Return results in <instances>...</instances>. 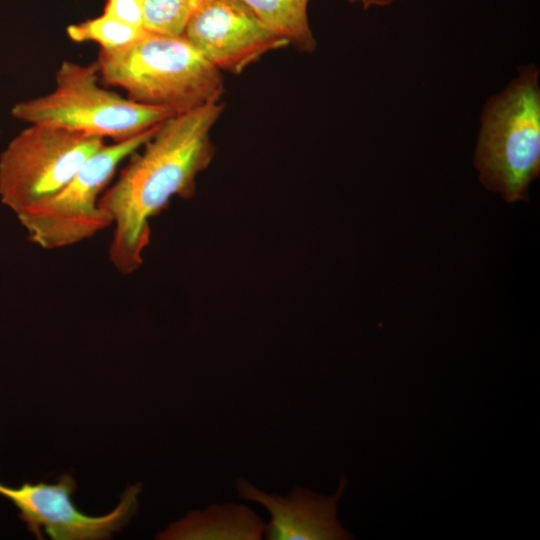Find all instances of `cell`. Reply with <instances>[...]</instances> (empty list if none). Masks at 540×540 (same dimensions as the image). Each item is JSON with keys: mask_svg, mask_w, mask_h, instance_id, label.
I'll return each instance as SVG.
<instances>
[{"mask_svg": "<svg viewBox=\"0 0 540 540\" xmlns=\"http://www.w3.org/2000/svg\"><path fill=\"white\" fill-rule=\"evenodd\" d=\"M223 110L218 102L163 121L101 195L99 204L114 227L109 261L119 273L132 274L143 264L150 221L171 199L194 196L198 175L214 158L210 133Z\"/></svg>", "mask_w": 540, "mask_h": 540, "instance_id": "1", "label": "cell"}, {"mask_svg": "<svg viewBox=\"0 0 540 540\" xmlns=\"http://www.w3.org/2000/svg\"><path fill=\"white\" fill-rule=\"evenodd\" d=\"M99 77L137 103L173 114L218 103L224 93L222 72L183 35L146 32L115 50H99Z\"/></svg>", "mask_w": 540, "mask_h": 540, "instance_id": "2", "label": "cell"}, {"mask_svg": "<svg viewBox=\"0 0 540 540\" xmlns=\"http://www.w3.org/2000/svg\"><path fill=\"white\" fill-rule=\"evenodd\" d=\"M473 163L486 189L509 202L525 199L540 173L539 69L528 64L487 100Z\"/></svg>", "mask_w": 540, "mask_h": 540, "instance_id": "3", "label": "cell"}, {"mask_svg": "<svg viewBox=\"0 0 540 540\" xmlns=\"http://www.w3.org/2000/svg\"><path fill=\"white\" fill-rule=\"evenodd\" d=\"M96 62L64 60L55 74V88L16 103L11 114L28 124H42L98 136L113 142L131 139L175 115L137 103L102 87Z\"/></svg>", "mask_w": 540, "mask_h": 540, "instance_id": "4", "label": "cell"}, {"mask_svg": "<svg viewBox=\"0 0 540 540\" xmlns=\"http://www.w3.org/2000/svg\"><path fill=\"white\" fill-rule=\"evenodd\" d=\"M159 125L131 139L104 144L60 191L17 216L29 240L45 250L62 249L112 226L110 216L99 204L100 197L118 167L151 138Z\"/></svg>", "mask_w": 540, "mask_h": 540, "instance_id": "5", "label": "cell"}, {"mask_svg": "<svg viewBox=\"0 0 540 540\" xmlns=\"http://www.w3.org/2000/svg\"><path fill=\"white\" fill-rule=\"evenodd\" d=\"M104 139L29 124L0 154V200L19 216L60 191Z\"/></svg>", "mask_w": 540, "mask_h": 540, "instance_id": "6", "label": "cell"}, {"mask_svg": "<svg viewBox=\"0 0 540 540\" xmlns=\"http://www.w3.org/2000/svg\"><path fill=\"white\" fill-rule=\"evenodd\" d=\"M76 482L63 474L56 483H24L10 487L0 483V495L19 510L29 532L42 539L44 529L55 540H96L120 531L138 510L139 483L126 489L117 507L103 516H89L72 501Z\"/></svg>", "mask_w": 540, "mask_h": 540, "instance_id": "7", "label": "cell"}, {"mask_svg": "<svg viewBox=\"0 0 540 540\" xmlns=\"http://www.w3.org/2000/svg\"><path fill=\"white\" fill-rule=\"evenodd\" d=\"M183 36L218 70L235 75L289 45L240 0H201Z\"/></svg>", "mask_w": 540, "mask_h": 540, "instance_id": "8", "label": "cell"}, {"mask_svg": "<svg viewBox=\"0 0 540 540\" xmlns=\"http://www.w3.org/2000/svg\"><path fill=\"white\" fill-rule=\"evenodd\" d=\"M346 482L341 478L332 496L294 487L283 497L261 491L244 479H237L236 489L241 498L259 503L268 511L271 519L264 530L268 540H348L353 539L352 534L336 517Z\"/></svg>", "mask_w": 540, "mask_h": 540, "instance_id": "9", "label": "cell"}, {"mask_svg": "<svg viewBox=\"0 0 540 540\" xmlns=\"http://www.w3.org/2000/svg\"><path fill=\"white\" fill-rule=\"evenodd\" d=\"M265 523L243 504H214L192 511L172 523L158 539L165 540H259Z\"/></svg>", "mask_w": 540, "mask_h": 540, "instance_id": "10", "label": "cell"}, {"mask_svg": "<svg viewBox=\"0 0 540 540\" xmlns=\"http://www.w3.org/2000/svg\"><path fill=\"white\" fill-rule=\"evenodd\" d=\"M271 31L298 51L312 53L317 42L307 16L309 0H240Z\"/></svg>", "mask_w": 540, "mask_h": 540, "instance_id": "11", "label": "cell"}, {"mask_svg": "<svg viewBox=\"0 0 540 540\" xmlns=\"http://www.w3.org/2000/svg\"><path fill=\"white\" fill-rule=\"evenodd\" d=\"M146 32L144 28L132 26L105 13L71 24L66 28L67 36L74 42H95L100 50H115L138 40Z\"/></svg>", "mask_w": 540, "mask_h": 540, "instance_id": "12", "label": "cell"}, {"mask_svg": "<svg viewBox=\"0 0 540 540\" xmlns=\"http://www.w3.org/2000/svg\"><path fill=\"white\" fill-rule=\"evenodd\" d=\"M201 0H145L143 28L149 32L181 36Z\"/></svg>", "mask_w": 540, "mask_h": 540, "instance_id": "13", "label": "cell"}, {"mask_svg": "<svg viewBox=\"0 0 540 540\" xmlns=\"http://www.w3.org/2000/svg\"><path fill=\"white\" fill-rule=\"evenodd\" d=\"M145 0H105L103 13L132 26L143 28Z\"/></svg>", "mask_w": 540, "mask_h": 540, "instance_id": "14", "label": "cell"}, {"mask_svg": "<svg viewBox=\"0 0 540 540\" xmlns=\"http://www.w3.org/2000/svg\"><path fill=\"white\" fill-rule=\"evenodd\" d=\"M350 3H360L364 9L372 6L384 7L392 4L396 0H348Z\"/></svg>", "mask_w": 540, "mask_h": 540, "instance_id": "15", "label": "cell"}]
</instances>
